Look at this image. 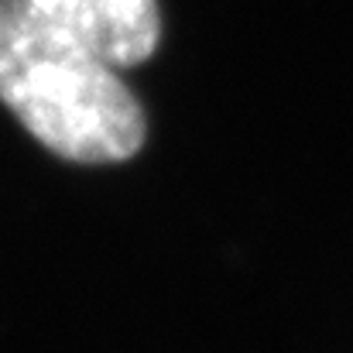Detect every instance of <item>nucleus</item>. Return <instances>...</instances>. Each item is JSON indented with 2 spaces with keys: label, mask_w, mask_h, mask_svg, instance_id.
<instances>
[{
  "label": "nucleus",
  "mask_w": 353,
  "mask_h": 353,
  "mask_svg": "<svg viewBox=\"0 0 353 353\" xmlns=\"http://www.w3.org/2000/svg\"><path fill=\"white\" fill-rule=\"evenodd\" d=\"M0 103L52 154L72 165H117L144 148L148 120L120 69L0 0Z\"/></svg>",
  "instance_id": "1"
},
{
  "label": "nucleus",
  "mask_w": 353,
  "mask_h": 353,
  "mask_svg": "<svg viewBox=\"0 0 353 353\" xmlns=\"http://www.w3.org/2000/svg\"><path fill=\"white\" fill-rule=\"evenodd\" d=\"M38 21L79 41L114 69L148 62L161 41L158 0H21Z\"/></svg>",
  "instance_id": "2"
}]
</instances>
